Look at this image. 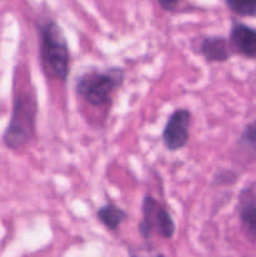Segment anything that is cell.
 Here are the masks:
<instances>
[{
    "label": "cell",
    "instance_id": "obj_1",
    "mask_svg": "<svg viewBox=\"0 0 256 257\" xmlns=\"http://www.w3.org/2000/svg\"><path fill=\"white\" fill-rule=\"evenodd\" d=\"M37 115L38 98L34 87L15 88L12 114L3 133V143L8 150H22L34 138Z\"/></svg>",
    "mask_w": 256,
    "mask_h": 257
},
{
    "label": "cell",
    "instance_id": "obj_2",
    "mask_svg": "<svg viewBox=\"0 0 256 257\" xmlns=\"http://www.w3.org/2000/svg\"><path fill=\"white\" fill-rule=\"evenodd\" d=\"M39 62L45 77L65 82L70 72V52L64 30L54 19H47L38 27Z\"/></svg>",
    "mask_w": 256,
    "mask_h": 257
},
{
    "label": "cell",
    "instance_id": "obj_3",
    "mask_svg": "<svg viewBox=\"0 0 256 257\" xmlns=\"http://www.w3.org/2000/svg\"><path fill=\"white\" fill-rule=\"evenodd\" d=\"M125 70L120 67L89 69L75 80V93L92 107H110L113 94L123 85Z\"/></svg>",
    "mask_w": 256,
    "mask_h": 257
},
{
    "label": "cell",
    "instance_id": "obj_4",
    "mask_svg": "<svg viewBox=\"0 0 256 257\" xmlns=\"http://www.w3.org/2000/svg\"><path fill=\"white\" fill-rule=\"evenodd\" d=\"M192 115L187 108H178L168 117L162 131L163 146L170 152L182 150L190 140Z\"/></svg>",
    "mask_w": 256,
    "mask_h": 257
},
{
    "label": "cell",
    "instance_id": "obj_5",
    "mask_svg": "<svg viewBox=\"0 0 256 257\" xmlns=\"http://www.w3.org/2000/svg\"><path fill=\"white\" fill-rule=\"evenodd\" d=\"M235 53L230 39L222 35L203 37L198 43V54L208 63H225Z\"/></svg>",
    "mask_w": 256,
    "mask_h": 257
},
{
    "label": "cell",
    "instance_id": "obj_6",
    "mask_svg": "<svg viewBox=\"0 0 256 257\" xmlns=\"http://www.w3.org/2000/svg\"><path fill=\"white\" fill-rule=\"evenodd\" d=\"M230 43L235 53L247 59H256V28L233 22L230 30Z\"/></svg>",
    "mask_w": 256,
    "mask_h": 257
},
{
    "label": "cell",
    "instance_id": "obj_7",
    "mask_svg": "<svg viewBox=\"0 0 256 257\" xmlns=\"http://www.w3.org/2000/svg\"><path fill=\"white\" fill-rule=\"evenodd\" d=\"M237 211L243 230L256 241V188L248 186L241 191Z\"/></svg>",
    "mask_w": 256,
    "mask_h": 257
},
{
    "label": "cell",
    "instance_id": "obj_8",
    "mask_svg": "<svg viewBox=\"0 0 256 257\" xmlns=\"http://www.w3.org/2000/svg\"><path fill=\"white\" fill-rule=\"evenodd\" d=\"M162 205L153 196L146 195L142 200V220L138 223V232L145 240H150L156 230L157 217Z\"/></svg>",
    "mask_w": 256,
    "mask_h": 257
},
{
    "label": "cell",
    "instance_id": "obj_9",
    "mask_svg": "<svg viewBox=\"0 0 256 257\" xmlns=\"http://www.w3.org/2000/svg\"><path fill=\"white\" fill-rule=\"evenodd\" d=\"M98 221L109 231H115L127 220V212L114 203L107 202L95 212Z\"/></svg>",
    "mask_w": 256,
    "mask_h": 257
},
{
    "label": "cell",
    "instance_id": "obj_10",
    "mask_svg": "<svg viewBox=\"0 0 256 257\" xmlns=\"http://www.w3.org/2000/svg\"><path fill=\"white\" fill-rule=\"evenodd\" d=\"M238 146L241 150H243V152L256 160V120L245 125L238 140Z\"/></svg>",
    "mask_w": 256,
    "mask_h": 257
},
{
    "label": "cell",
    "instance_id": "obj_11",
    "mask_svg": "<svg viewBox=\"0 0 256 257\" xmlns=\"http://www.w3.org/2000/svg\"><path fill=\"white\" fill-rule=\"evenodd\" d=\"M156 231L158 232V235L162 238H172V236L175 235L176 231V223L173 221L171 213L166 210L162 206V208L160 210L157 217V225H156Z\"/></svg>",
    "mask_w": 256,
    "mask_h": 257
},
{
    "label": "cell",
    "instance_id": "obj_12",
    "mask_svg": "<svg viewBox=\"0 0 256 257\" xmlns=\"http://www.w3.org/2000/svg\"><path fill=\"white\" fill-rule=\"evenodd\" d=\"M226 7L238 17L256 18V0H225Z\"/></svg>",
    "mask_w": 256,
    "mask_h": 257
},
{
    "label": "cell",
    "instance_id": "obj_13",
    "mask_svg": "<svg viewBox=\"0 0 256 257\" xmlns=\"http://www.w3.org/2000/svg\"><path fill=\"white\" fill-rule=\"evenodd\" d=\"M238 175L231 170H218L215 173L212 185L215 186H230L237 181Z\"/></svg>",
    "mask_w": 256,
    "mask_h": 257
},
{
    "label": "cell",
    "instance_id": "obj_14",
    "mask_svg": "<svg viewBox=\"0 0 256 257\" xmlns=\"http://www.w3.org/2000/svg\"><path fill=\"white\" fill-rule=\"evenodd\" d=\"M157 3L165 12H173L180 0H157Z\"/></svg>",
    "mask_w": 256,
    "mask_h": 257
},
{
    "label": "cell",
    "instance_id": "obj_15",
    "mask_svg": "<svg viewBox=\"0 0 256 257\" xmlns=\"http://www.w3.org/2000/svg\"><path fill=\"white\" fill-rule=\"evenodd\" d=\"M130 257H141V256L135 255V253H131ZM152 257H165V255H162V253H157V255H155V256H152Z\"/></svg>",
    "mask_w": 256,
    "mask_h": 257
}]
</instances>
